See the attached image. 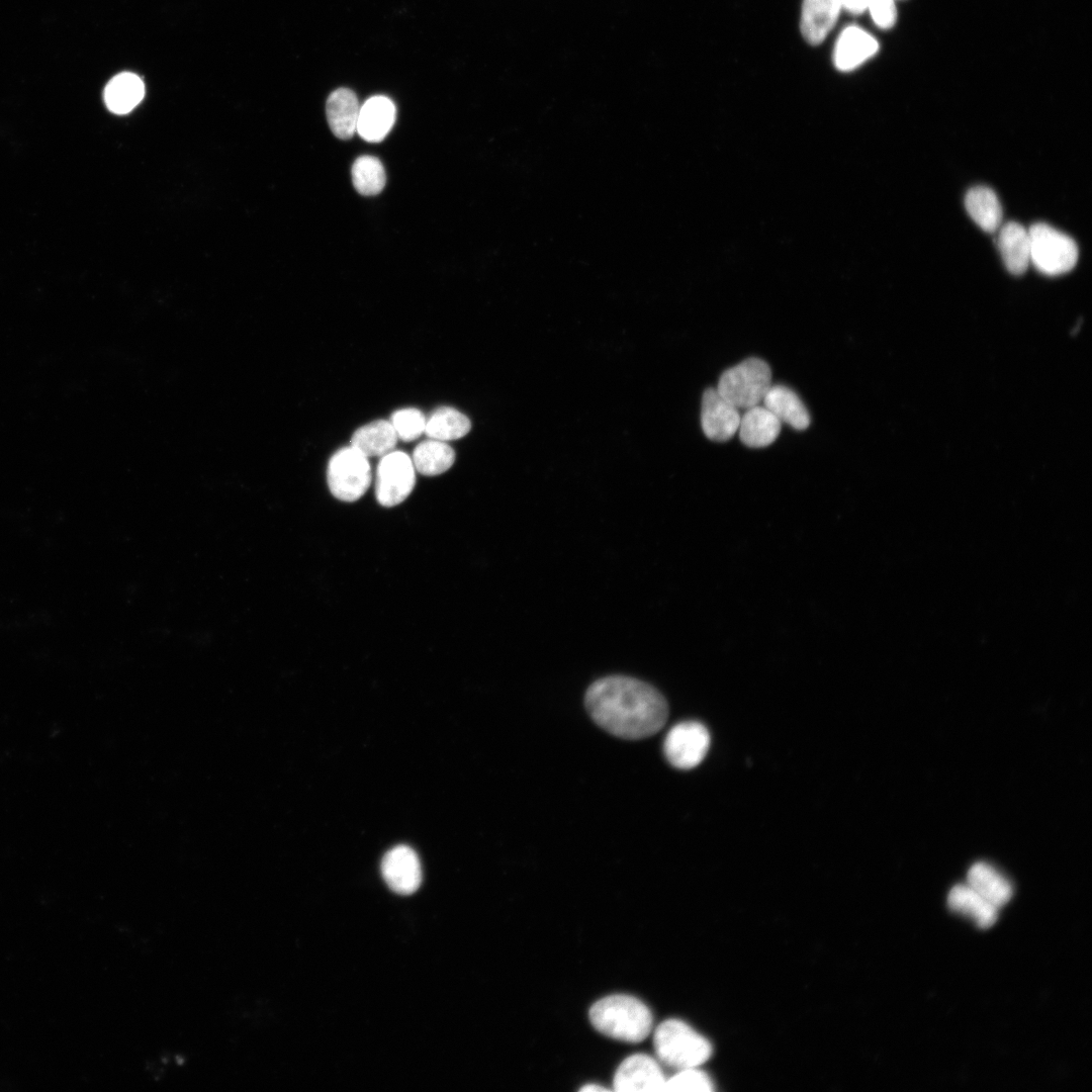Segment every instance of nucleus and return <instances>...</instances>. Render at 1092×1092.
Instances as JSON below:
<instances>
[{
	"label": "nucleus",
	"mask_w": 1092,
	"mask_h": 1092,
	"mask_svg": "<svg viewBox=\"0 0 1092 1092\" xmlns=\"http://www.w3.org/2000/svg\"><path fill=\"white\" fill-rule=\"evenodd\" d=\"M382 877L391 891L399 895L415 893L422 882V870L418 854L406 845L388 850L381 861Z\"/></svg>",
	"instance_id": "obj_10"
},
{
	"label": "nucleus",
	"mask_w": 1092,
	"mask_h": 1092,
	"mask_svg": "<svg viewBox=\"0 0 1092 1092\" xmlns=\"http://www.w3.org/2000/svg\"><path fill=\"white\" fill-rule=\"evenodd\" d=\"M965 206L971 218L984 232L994 233L1002 224V206L993 189L975 186L965 196Z\"/></svg>",
	"instance_id": "obj_20"
},
{
	"label": "nucleus",
	"mask_w": 1092,
	"mask_h": 1092,
	"mask_svg": "<svg viewBox=\"0 0 1092 1092\" xmlns=\"http://www.w3.org/2000/svg\"><path fill=\"white\" fill-rule=\"evenodd\" d=\"M839 2L841 8L855 15L863 13L869 4V0H839Z\"/></svg>",
	"instance_id": "obj_30"
},
{
	"label": "nucleus",
	"mask_w": 1092,
	"mask_h": 1092,
	"mask_svg": "<svg viewBox=\"0 0 1092 1092\" xmlns=\"http://www.w3.org/2000/svg\"><path fill=\"white\" fill-rule=\"evenodd\" d=\"M579 1091H609V1089L598 1084H586L585 1086L581 1087Z\"/></svg>",
	"instance_id": "obj_31"
},
{
	"label": "nucleus",
	"mask_w": 1092,
	"mask_h": 1092,
	"mask_svg": "<svg viewBox=\"0 0 1092 1092\" xmlns=\"http://www.w3.org/2000/svg\"><path fill=\"white\" fill-rule=\"evenodd\" d=\"M360 105L356 94L348 88L333 91L326 102L327 119L333 133L351 139L356 132Z\"/></svg>",
	"instance_id": "obj_17"
},
{
	"label": "nucleus",
	"mask_w": 1092,
	"mask_h": 1092,
	"mask_svg": "<svg viewBox=\"0 0 1092 1092\" xmlns=\"http://www.w3.org/2000/svg\"><path fill=\"white\" fill-rule=\"evenodd\" d=\"M771 386V371L762 359L751 357L725 370L719 378L717 390L731 404L749 408L762 401Z\"/></svg>",
	"instance_id": "obj_4"
},
{
	"label": "nucleus",
	"mask_w": 1092,
	"mask_h": 1092,
	"mask_svg": "<svg viewBox=\"0 0 1092 1092\" xmlns=\"http://www.w3.org/2000/svg\"><path fill=\"white\" fill-rule=\"evenodd\" d=\"M397 438L410 442L418 439L425 431L426 418L424 414L414 407L402 408L394 412L390 417Z\"/></svg>",
	"instance_id": "obj_28"
},
{
	"label": "nucleus",
	"mask_w": 1092,
	"mask_h": 1092,
	"mask_svg": "<svg viewBox=\"0 0 1092 1092\" xmlns=\"http://www.w3.org/2000/svg\"><path fill=\"white\" fill-rule=\"evenodd\" d=\"M714 1090L710 1077L697 1068L678 1070L665 1080L663 1091L710 1092Z\"/></svg>",
	"instance_id": "obj_27"
},
{
	"label": "nucleus",
	"mask_w": 1092,
	"mask_h": 1092,
	"mask_svg": "<svg viewBox=\"0 0 1092 1092\" xmlns=\"http://www.w3.org/2000/svg\"><path fill=\"white\" fill-rule=\"evenodd\" d=\"M996 243L1006 269L1013 275L1023 274L1030 264L1028 229L1008 221L997 230Z\"/></svg>",
	"instance_id": "obj_14"
},
{
	"label": "nucleus",
	"mask_w": 1092,
	"mask_h": 1092,
	"mask_svg": "<svg viewBox=\"0 0 1092 1092\" xmlns=\"http://www.w3.org/2000/svg\"><path fill=\"white\" fill-rule=\"evenodd\" d=\"M739 410L716 388H708L702 398L701 425L707 438L716 442L730 440L738 431Z\"/></svg>",
	"instance_id": "obj_11"
},
{
	"label": "nucleus",
	"mask_w": 1092,
	"mask_h": 1092,
	"mask_svg": "<svg viewBox=\"0 0 1092 1092\" xmlns=\"http://www.w3.org/2000/svg\"><path fill=\"white\" fill-rule=\"evenodd\" d=\"M594 1027L601 1033L627 1042L642 1041L652 1027V1014L639 999L616 994L602 998L589 1009Z\"/></svg>",
	"instance_id": "obj_2"
},
{
	"label": "nucleus",
	"mask_w": 1092,
	"mask_h": 1092,
	"mask_svg": "<svg viewBox=\"0 0 1092 1092\" xmlns=\"http://www.w3.org/2000/svg\"><path fill=\"white\" fill-rule=\"evenodd\" d=\"M782 423L763 405L746 408L738 427L740 441L750 448H762L778 438Z\"/></svg>",
	"instance_id": "obj_16"
},
{
	"label": "nucleus",
	"mask_w": 1092,
	"mask_h": 1092,
	"mask_svg": "<svg viewBox=\"0 0 1092 1092\" xmlns=\"http://www.w3.org/2000/svg\"><path fill=\"white\" fill-rule=\"evenodd\" d=\"M665 1077L659 1064L650 1056L635 1054L626 1058L618 1067L614 1080V1090L663 1091Z\"/></svg>",
	"instance_id": "obj_9"
},
{
	"label": "nucleus",
	"mask_w": 1092,
	"mask_h": 1092,
	"mask_svg": "<svg viewBox=\"0 0 1092 1092\" xmlns=\"http://www.w3.org/2000/svg\"><path fill=\"white\" fill-rule=\"evenodd\" d=\"M653 1044L661 1063L675 1070L697 1068L712 1055L710 1041L679 1019H667L654 1031Z\"/></svg>",
	"instance_id": "obj_3"
},
{
	"label": "nucleus",
	"mask_w": 1092,
	"mask_h": 1092,
	"mask_svg": "<svg viewBox=\"0 0 1092 1092\" xmlns=\"http://www.w3.org/2000/svg\"><path fill=\"white\" fill-rule=\"evenodd\" d=\"M879 51L877 39L864 29L850 25L838 36L834 50V64L839 71L854 70Z\"/></svg>",
	"instance_id": "obj_12"
},
{
	"label": "nucleus",
	"mask_w": 1092,
	"mask_h": 1092,
	"mask_svg": "<svg viewBox=\"0 0 1092 1092\" xmlns=\"http://www.w3.org/2000/svg\"><path fill=\"white\" fill-rule=\"evenodd\" d=\"M395 116V105L390 98L372 96L360 106L356 131L366 142L379 143L392 128Z\"/></svg>",
	"instance_id": "obj_13"
},
{
	"label": "nucleus",
	"mask_w": 1092,
	"mask_h": 1092,
	"mask_svg": "<svg viewBox=\"0 0 1092 1092\" xmlns=\"http://www.w3.org/2000/svg\"><path fill=\"white\" fill-rule=\"evenodd\" d=\"M397 442L396 432L390 422L377 420L356 430L351 447L365 457L383 456L390 453Z\"/></svg>",
	"instance_id": "obj_22"
},
{
	"label": "nucleus",
	"mask_w": 1092,
	"mask_h": 1092,
	"mask_svg": "<svg viewBox=\"0 0 1092 1092\" xmlns=\"http://www.w3.org/2000/svg\"><path fill=\"white\" fill-rule=\"evenodd\" d=\"M352 181L362 195H376L382 191L386 176L381 162L373 156H361L352 166Z\"/></svg>",
	"instance_id": "obj_26"
},
{
	"label": "nucleus",
	"mask_w": 1092,
	"mask_h": 1092,
	"mask_svg": "<svg viewBox=\"0 0 1092 1092\" xmlns=\"http://www.w3.org/2000/svg\"><path fill=\"white\" fill-rule=\"evenodd\" d=\"M968 885L997 909L1012 897L1010 883L994 868L985 862L973 864L967 875Z\"/></svg>",
	"instance_id": "obj_19"
},
{
	"label": "nucleus",
	"mask_w": 1092,
	"mask_h": 1092,
	"mask_svg": "<svg viewBox=\"0 0 1092 1092\" xmlns=\"http://www.w3.org/2000/svg\"><path fill=\"white\" fill-rule=\"evenodd\" d=\"M841 10L839 0H804L801 31L813 46L821 43L837 21Z\"/></svg>",
	"instance_id": "obj_15"
},
{
	"label": "nucleus",
	"mask_w": 1092,
	"mask_h": 1092,
	"mask_svg": "<svg viewBox=\"0 0 1092 1092\" xmlns=\"http://www.w3.org/2000/svg\"><path fill=\"white\" fill-rule=\"evenodd\" d=\"M585 708L604 730L624 739H642L665 724L668 707L652 686L624 675L594 681L584 697Z\"/></svg>",
	"instance_id": "obj_1"
},
{
	"label": "nucleus",
	"mask_w": 1092,
	"mask_h": 1092,
	"mask_svg": "<svg viewBox=\"0 0 1092 1092\" xmlns=\"http://www.w3.org/2000/svg\"><path fill=\"white\" fill-rule=\"evenodd\" d=\"M763 406L781 423L802 431L810 425V415L798 394L788 386L771 385L762 399Z\"/></svg>",
	"instance_id": "obj_18"
},
{
	"label": "nucleus",
	"mask_w": 1092,
	"mask_h": 1092,
	"mask_svg": "<svg viewBox=\"0 0 1092 1092\" xmlns=\"http://www.w3.org/2000/svg\"><path fill=\"white\" fill-rule=\"evenodd\" d=\"M470 429L471 423L464 414L451 406H440L426 419L424 433L445 442L462 438Z\"/></svg>",
	"instance_id": "obj_24"
},
{
	"label": "nucleus",
	"mask_w": 1092,
	"mask_h": 1092,
	"mask_svg": "<svg viewBox=\"0 0 1092 1092\" xmlns=\"http://www.w3.org/2000/svg\"><path fill=\"white\" fill-rule=\"evenodd\" d=\"M416 483L415 466L410 456L401 451H391L380 459L375 482L377 502L383 507H394L403 502Z\"/></svg>",
	"instance_id": "obj_7"
},
{
	"label": "nucleus",
	"mask_w": 1092,
	"mask_h": 1092,
	"mask_svg": "<svg viewBox=\"0 0 1092 1092\" xmlns=\"http://www.w3.org/2000/svg\"><path fill=\"white\" fill-rule=\"evenodd\" d=\"M455 452L445 442L430 439L418 444L413 452L415 469L426 476L439 475L454 463Z\"/></svg>",
	"instance_id": "obj_25"
},
{
	"label": "nucleus",
	"mask_w": 1092,
	"mask_h": 1092,
	"mask_svg": "<svg viewBox=\"0 0 1092 1092\" xmlns=\"http://www.w3.org/2000/svg\"><path fill=\"white\" fill-rule=\"evenodd\" d=\"M1030 264L1040 273L1058 276L1071 271L1078 261V247L1068 235L1044 222L1028 229Z\"/></svg>",
	"instance_id": "obj_5"
},
{
	"label": "nucleus",
	"mask_w": 1092,
	"mask_h": 1092,
	"mask_svg": "<svg viewBox=\"0 0 1092 1092\" xmlns=\"http://www.w3.org/2000/svg\"><path fill=\"white\" fill-rule=\"evenodd\" d=\"M949 908L975 920L980 928H989L997 920L998 909L969 885H956L948 893Z\"/></svg>",
	"instance_id": "obj_21"
},
{
	"label": "nucleus",
	"mask_w": 1092,
	"mask_h": 1092,
	"mask_svg": "<svg viewBox=\"0 0 1092 1092\" xmlns=\"http://www.w3.org/2000/svg\"><path fill=\"white\" fill-rule=\"evenodd\" d=\"M145 86L142 79L133 73H120L114 76L104 89V101L107 108L117 114L131 111L143 99Z\"/></svg>",
	"instance_id": "obj_23"
},
{
	"label": "nucleus",
	"mask_w": 1092,
	"mask_h": 1092,
	"mask_svg": "<svg viewBox=\"0 0 1092 1092\" xmlns=\"http://www.w3.org/2000/svg\"><path fill=\"white\" fill-rule=\"evenodd\" d=\"M867 10L870 11L875 24L882 29H889L896 23L897 7L895 0H869Z\"/></svg>",
	"instance_id": "obj_29"
},
{
	"label": "nucleus",
	"mask_w": 1092,
	"mask_h": 1092,
	"mask_svg": "<svg viewBox=\"0 0 1092 1092\" xmlns=\"http://www.w3.org/2000/svg\"><path fill=\"white\" fill-rule=\"evenodd\" d=\"M710 743V733L702 723L686 721L674 725L668 731L663 742V751L671 765L691 769L703 761Z\"/></svg>",
	"instance_id": "obj_8"
},
{
	"label": "nucleus",
	"mask_w": 1092,
	"mask_h": 1092,
	"mask_svg": "<svg viewBox=\"0 0 1092 1092\" xmlns=\"http://www.w3.org/2000/svg\"><path fill=\"white\" fill-rule=\"evenodd\" d=\"M327 480L332 494L338 499H359L371 483L367 457L351 446L338 450L329 461Z\"/></svg>",
	"instance_id": "obj_6"
}]
</instances>
